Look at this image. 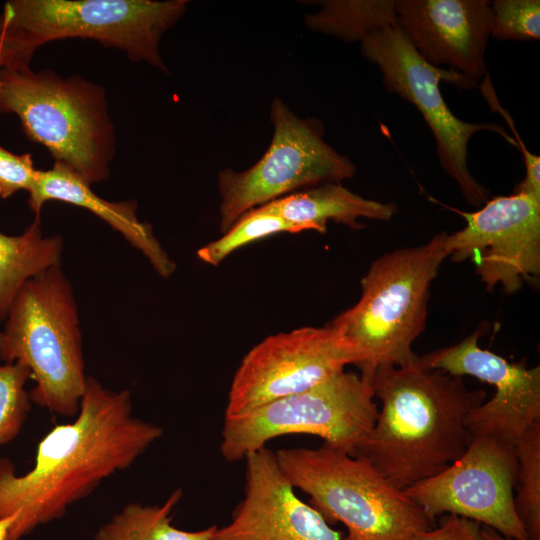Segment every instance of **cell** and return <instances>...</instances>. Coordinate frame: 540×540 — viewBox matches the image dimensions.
Wrapping results in <instances>:
<instances>
[{"label":"cell","instance_id":"9a60e30c","mask_svg":"<svg viewBox=\"0 0 540 540\" xmlns=\"http://www.w3.org/2000/svg\"><path fill=\"white\" fill-rule=\"evenodd\" d=\"M244 497L215 540H343L325 518L294 492L266 446L245 459Z\"/></svg>","mask_w":540,"mask_h":540},{"label":"cell","instance_id":"d4e9b609","mask_svg":"<svg viewBox=\"0 0 540 540\" xmlns=\"http://www.w3.org/2000/svg\"><path fill=\"white\" fill-rule=\"evenodd\" d=\"M491 12V37L499 40H539V0H495L491 2Z\"/></svg>","mask_w":540,"mask_h":540},{"label":"cell","instance_id":"f546056e","mask_svg":"<svg viewBox=\"0 0 540 540\" xmlns=\"http://www.w3.org/2000/svg\"><path fill=\"white\" fill-rule=\"evenodd\" d=\"M17 514L0 518V540H8L13 524L17 519Z\"/></svg>","mask_w":540,"mask_h":540},{"label":"cell","instance_id":"4316f807","mask_svg":"<svg viewBox=\"0 0 540 540\" xmlns=\"http://www.w3.org/2000/svg\"><path fill=\"white\" fill-rule=\"evenodd\" d=\"M481 90L491 108L498 111L510 126L517 146L523 155L526 174L524 179L515 186L513 192H527L540 196V157L531 153L524 145L514 127L511 117H509L510 115L498 103L488 75L484 77Z\"/></svg>","mask_w":540,"mask_h":540},{"label":"cell","instance_id":"52a82bcc","mask_svg":"<svg viewBox=\"0 0 540 540\" xmlns=\"http://www.w3.org/2000/svg\"><path fill=\"white\" fill-rule=\"evenodd\" d=\"M294 488L331 525L347 528L343 540H413L434 521L404 492L391 485L365 458L332 449L284 448L276 453Z\"/></svg>","mask_w":540,"mask_h":540},{"label":"cell","instance_id":"5bb4252c","mask_svg":"<svg viewBox=\"0 0 540 540\" xmlns=\"http://www.w3.org/2000/svg\"><path fill=\"white\" fill-rule=\"evenodd\" d=\"M476 330L458 344L418 356L421 365L456 376L470 375L495 387L493 397L472 409L464 424L471 436H492L515 446L540 421V367L509 362L478 345Z\"/></svg>","mask_w":540,"mask_h":540},{"label":"cell","instance_id":"603a6c76","mask_svg":"<svg viewBox=\"0 0 540 540\" xmlns=\"http://www.w3.org/2000/svg\"><path fill=\"white\" fill-rule=\"evenodd\" d=\"M302 231H306L302 226L257 207L241 216L222 237L201 247L197 256L203 262L217 266L232 252L254 241L281 232Z\"/></svg>","mask_w":540,"mask_h":540},{"label":"cell","instance_id":"7402d4cb","mask_svg":"<svg viewBox=\"0 0 540 540\" xmlns=\"http://www.w3.org/2000/svg\"><path fill=\"white\" fill-rule=\"evenodd\" d=\"M518 462L514 504L528 540H540V421L515 445Z\"/></svg>","mask_w":540,"mask_h":540},{"label":"cell","instance_id":"ba28073f","mask_svg":"<svg viewBox=\"0 0 540 540\" xmlns=\"http://www.w3.org/2000/svg\"><path fill=\"white\" fill-rule=\"evenodd\" d=\"M370 383L342 371L304 392L224 418L220 451L235 462L283 435L310 434L326 446L353 455L372 431L378 415Z\"/></svg>","mask_w":540,"mask_h":540},{"label":"cell","instance_id":"6da1fadb","mask_svg":"<svg viewBox=\"0 0 540 540\" xmlns=\"http://www.w3.org/2000/svg\"><path fill=\"white\" fill-rule=\"evenodd\" d=\"M163 434L133 414L131 392L88 376L74 421L55 425L38 443L33 467L17 475L0 458V518L17 514L8 540L61 518L100 483L130 467Z\"/></svg>","mask_w":540,"mask_h":540},{"label":"cell","instance_id":"9c48e42d","mask_svg":"<svg viewBox=\"0 0 540 540\" xmlns=\"http://www.w3.org/2000/svg\"><path fill=\"white\" fill-rule=\"evenodd\" d=\"M360 52L366 60L378 66L383 87L413 104L421 113L434 136L440 166L458 185L464 199L473 206L484 204L489 199L490 190L480 184L469 170V140L478 132L491 131L518 148L517 143L498 124L459 119L450 110L440 90L442 80L460 90L472 89L478 83L457 71L426 62L396 24L367 34L360 41Z\"/></svg>","mask_w":540,"mask_h":540},{"label":"cell","instance_id":"7a4b0ae2","mask_svg":"<svg viewBox=\"0 0 540 540\" xmlns=\"http://www.w3.org/2000/svg\"><path fill=\"white\" fill-rule=\"evenodd\" d=\"M381 402L376 422L352 456L367 459L395 488L405 490L461 457L471 435L466 415L485 401L462 376L418 361L379 367L370 383Z\"/></svg>","mask_w":540,"mask_h":540},{"label":"cell","instance_id":"277c9868","mask_svg":"<svg viewBox=\"0 0 540 540\" xmlns=\"http://www.w3.org/2000/svg\"><path fill=\"white\" fill-rule=\"evenodd\" d=\"M2 334L1 361L30 369V400L54 415L76 417L88 376L77 305L60 263L24 283Z\"/></svg>","mask_w":540,"mask_h":540},{"label":"cell","instance_id":"e0dca14e","mask_svg":"<svg viewBox=\"0 0 540 540\" xmlns=\"http://www.w3.org/2000/svg\"><path fill=\"white\" fill-rule=\"evenodd\" d=\"M80 175L61 162L49 170H37L28 205L35 217H40L42 206L58 200L85 208L118 231L132 246L140 250L156 272L164 278L176 269L175 263L154 236L152 227L138 220L135 201L109 202L96 195Z\"/></svg>","mask_w":540,"mask_h":540},{"label":"cell","instance_id":"d6986e66","mask_svg":"<svg viewBox=\"0 0 540 540\" xmlns=\"http://www.w3.org/2000/svg\"><path fill=\"white\" fill-rule=\"evenodd\" d=\"M62 248L59 236H43L40 217L20 235L0 233V322L25 282L60 263Z\"/></svg>","mask_w":540,"mask_h":540},{"label":"cell","instance_id":"cb8c5ba5","mask_svg":"<svg viewBox=\"0 0 540 540\" xmlns=\"http://www.w3.org/2000/svg\"><path fill=\"white\" fill-rule=\"evenodd\" d=\"M30 369L21 362L0 364V445L11 442L20 433L30 410L25 384Z\"/></svg>","mask_w":540,"mask_h":540},{"label":"cell","instance_id":"83f0119b","mask_svg":"<svg viewBox=\"0 0 540 540\" xmlns=\"http://www.w3.org/2000/svg\"><path fill=\"white\" fill-rule=\"evenodd\" d=\"M413 540H484L482 524L472 519L444 514L439 525L418 533Z\"/></svg>","mask_w":540,"mask_h":540},{"label":"cell","instance_id":"ffe728a7","mask_svg":"<svg viewBox=\"0 0 540 540\" xmlns=\"http://www.w3.org/2000/svg\"><path fill=\"white\" fill-rule=\"evenodd\" d=\"M182 496L178 488L161 505L130 502L97 530L94 540H215L216 525L186 531L172 524L171 513Z\"/></svg>","mask_w":540,"mask_h":540},{"label":"cell","instance_id":"1f68e13d","mask_svg":"<svg viewBox=\"0 0 540 540\" xmlns=\"http://www.w3.org/2000/svg\"><path fill=\"white\" fill-rule=\"evenodd\" d=\"M2 340H3V334H2V330H0V361L2 357Z\"/></svg>","mask_w":540,"mask_h":540},{"label":"cell","instance_id":"30bf717a","mask_svg":"<svg viewBox=\"0 0 540 540\" xmlns=\"http://www.w3.org/2000/svg\"><path fill=\"white\" fill-rule=\"evenodd\" d=\"M273 137L263 156L247 170L218 174L220 230L228 231L248 211L273 200L327 183H341L356 167L324 139L317 119H301L279 98L270 107Z\"/></svg>","mask_w":540,"mask_h":540},{"label":"cell","instance_id":"8fae6325","mask_svg":"<svg viewBox=\"0 0 540 540\" xmlns=\"http://www.w3.org/2000/svg\"><path fill=\"white\" fill-rule=\"evenodd\" d=\"M518 462L515 446L492 436H471L456 461L404 492L435 520L463 516L513 540H528L514 504Z\"/></svg>","mask_w":540,"mask_h":540},{"label":"cell","instance_id":"3957f363","mask_svg":"<svg viewBox=\"0 0 540 540\" xmlns=\"http://www.w3.org/2000/svg\"><path fill=\"white\" fill-rule=\"evenodd\" d=\"M446 234L373 261L359 301L331 322L354 347L355 366L368 383L379 367L402 366L417 356L412 344L425 329L431 284L448 257Z\"/></svg>","mask_w":540,"mask_h":540},{"label":"cell","instance_id":"484cf974","mask_svg":"<svg viewBox=\"0 0 540 540\" xmlns=\"http://www.w3.org/2000/svg\"><path fill=\"white\" fill-rule=\"evenodd\" d=\"M37 169L31 154H14L0 145V197L6 199L17 191L29 192L34 184Z\"/></svg>","mask_w":540,"mask_h":540},{"label":"cell","instance_id":"44dd1931","mask_svg":"<svg viewBox=\"0 0 540 540\" xmlns=\"http://www.w3.org/2000/svg\"><path fill=\"white\" fill-rule=\"evenodd\" d=\"M320 9L305 16L310 30L345 42L361 41L370 32L397 21L395 0H324Z\"/></svg>","mask_w":540,"mask_h":540},{"label":"cell","instance_id":"2e32d148","mask_svg":"<svg viewBox=\"0 0 540 540\" xmlns=\"http://www.w3.org/2000/svg\"><path fill=\"white\" fill-rule=\"evenodd\" d=\"M396 25L429 64L446 65L475 82L487 75L488 0H395Z\"/></svg>","mask_w":540,"mask_h":540},{"label":"cell","instance_id":"8992f818","mask_svg":"<svg viewBox=\"0 0 540 540\" xmlns=\"http://www.w3.org/2000/svg\"><path fill=\"white\" fill-rule=\"evenodd\" d=\"M186 0H12L0 14L16 70L29 68L43 44L88 38L124 51L164 72L159 44L185 13Z\"/></svg>","mask_w":540,"mask_h":540},{"label":"cell","instance_id":"7c38bea8","mask_svg":"<svg viewBox=\"0 0 540 540\" xmlns=\"http://www.w3.org/2000/svg\"><path fill=\"white\" fill-rule=\"evenodd\" d=\"M354 347L334 326L302 327L267 337L243 358L228 394L224 418L304 392L355 365Z\"/></svg>","mask_w":540,"mask_h":540},{"label":"cell","instance_id":"f1b7e54d","mask_svg":"<svg viewBox=\"0 0 540 540\" xmlns=\"http://www.w3.org/2000/svg\"><path fill=\"white\" fill-rule=\"evenodd\" d=\"M10 62L9 43L4 30L0 26V67L7 68Z\"/></svg>","mask_w":540,"mask_h":540},{"label":"cell","instance_id":"ac0fdd59","mask_svg":"<svg viewBox=\"0 0 540 540\" xmlns=\"http://www.w3.org/2000/svg\"><path fill=\"white\" fill-rule=\"evenodd\" d=\"M259 208L302 226L306 231L319 233L327 231L329 221L358 230L365 226L358 221L360 218L389 221L397 213L394 203L363 198L341 183H327L294 192Z\"/></svg>","mask_w":540,"mask_h":540},{"label":"cell","instance_id":"4dcf8cb0","mask_svg":"<svg viewBox=\"0 0 540 540\" xmlns=\"http://www.w3.org/2000/svg\"><path fill=\"white\" fill-rule=\"evenodd\" d=\"M482 533L484 540H513L501 535L496 530L485 525H482Z\"/></svg>","mask_w":540,"mask_h":540},{"label":"cell","instance_id":"4fadbf2b","mask_svg":"<svg viewBox=\"0 0 540 540\" xmlns=\"http://www.w3.org/2000/svg\"><path fill=\"white\" fill-rule=\"evenodd\" d=\"M458 212L466 221L446 234L454 262L471 260L487 290L500 284L507 294L540 274V196L513 192L488 199L474 212Z\"/></svg>","mask_w":540,"mask_h":540},{"label":"cell","instance_id":"5b68a950","mask_svg":"<svg viewBox=\"0 0 540 540\" xmlns=\"http://www.w3.org/2000/svg\"><path fill=\"white\" fill-rule=\"evenodd\" d=\"M0 112L16 114L30 140L89 185L109 177L115 133L100 86L77 75L0 67Z\"/></svg>","mask_w":540,"mask_h":540}]
</instances>
